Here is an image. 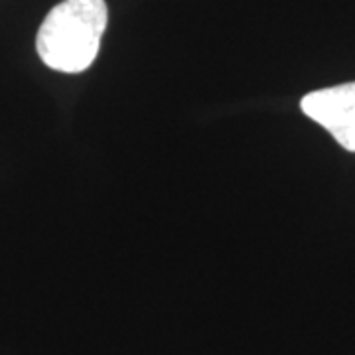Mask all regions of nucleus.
<instances>
[{"label":"nucleus","mask_w":355,"mask_h":355,"mask_svg":"<svg viewBox=\"0 0 355 355\" xmlns=\"http://www.w3.org/2000/svg\"><path fill=\"white\" fill-rule=\"evenodd\" d=\"M107 20L105 0L60 2L40 26L36 36L40 60L55 71H85L99 53Z\"/></svg>","instance_id":"nucleus-1"},{"label":"nucleus","mask_w":355,"mask_h":355,"mask_svg":"<svg viewBox=\"0 0 355 355\" xmlns=\"http://www.w3.org/2000/svg\"><path fill=\"white\" fill-rule=\"evenodd\" d=\"M302 113L330 132L345 150L355 153V81L318 89L302 97Z\"/></svg>","instance_id":"nucleus-2"}]
</instances>
